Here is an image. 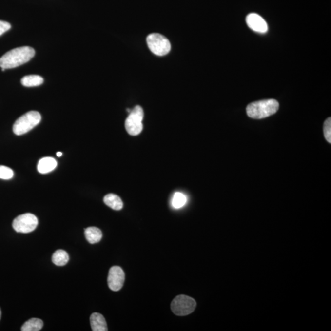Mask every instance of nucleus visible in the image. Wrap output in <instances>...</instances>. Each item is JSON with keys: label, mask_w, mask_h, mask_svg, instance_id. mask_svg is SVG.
<instances>
[{"label": "nucleus", "mask_w": 331, "mask_h": 331, "mask_svg": "<svg viewBox=\"0 0 331 331\" xmlns=\"http://www.w3.org/2000/svg\"><path fill=\"white\" fill-rule=\"evenodd\" d=\"M90 325L94 331H108V326L104 316L99 313H94L90 316Z\"/></svg>", "instance_id": "nucleus-10"}, {"label": "nucleus", "mask_w": 331, "mask_h": 331, "mask_svg": "<svg viewBox=\"0 0 331 331\" xmlns=\"http://www.w3.org/2000/svg\"><path fill=\"white\" fill-rule=\"evenodd\" d=\"M43 78L38 75L25 76L21 79V84L27 87L39 86L43 84Z\"/></svg>", "instance_id": "nucleus-14"}, {"label": "nucleus", "mask_w": 331, "mask_h": 331, "mask_svg": "<svg viewBox=\"0 0 331 331\" xmlns=\"http://www.w3.org/2000/svg\"><path fill=\"white\" fill-rule=\"evenodd\" d=\"M85 238L87 241L91 244H97L101 240L102 233L101 231L97 227H89L85 230Z\"/></svg>", "instance_id": "nucleus-12"}, {"label": "nucleus", "mask_w": 331, "mask_h": 331, "mask_svg": "<svg viewBox=\"0 0 331 331\" xmlns=\"http://www.w3.org/2000/svg\"><path fill=\"white\" fill-rule=\"evenodd\" d=\"M41 120V116L37 111H30L19 117L14 123V134L20 136L30 132Z\"/></svg>", "instance_id": "nucleus-3"}, {"label": "nucleus", "mask_w": 331, "mask_h": 331, "mask_svg": "<svg viewBox=\"0 0 331 331\" xmlns=\"http://www.w3.org/2000/svg\"><path fill=\"white\" fill-rule=\"evenodd\" d=\"M14 177L13 171L11 168L4 166H0V178L9 180Z\"/></svg>", "instance_id": "nucleus-18"}, {"label": "nucleus", "mask_w": 331, "mask_h": 331, "mask_svg": "<svg viewBox=\"0 0 331 331\" xmlns=\"http://www.w3.org/2000/svg\"><path fill=\"white\" fill-rule=\"evenodd\" d=\"M125 275L122 269L119 266H113L110 269L108 277L109 288L114 292H117L123 287Z\"/></svg>", "instance_id": "nucleus-8"}, {"label": "nucleus", "mask_w": 331, "mask_h": 331, "mask_svg": "<svg viewBox=\"0 0 331 331\" xmlns=\"http://www.w3.org/2000/svg\"><path fill=\"white\" fill-rule=\"evenodd\" d=\"M147 43L152 53L156 56H166L171 51L170 40L159 33L149 35L147 38Z\"/></svg>", "instance_id": "nucleus-4"}, {"label": "nucleus", "mask_w": 331, "mask_h": 331, "mask_svg": "<svg viewBox=\"0 0 331 331\" xmlns=\"http://www.w3.org/2000/svg\"><path fill=\"white\" fill-rule=\"evenodd\" d=\"M104 202L109 208L115 211H120L123 208V204L120 197L114 194H108L104 197Z\"/></svg>", "instance_id": "nucleus-13"}, {"label": "nucleus", "mask_w": 331, "mask_h": 331, "mask_svg": "<svg viewBox=\"0 0 331 331\" xmlns=\"http://www.w3.org/2000/svg\"><path fill=\"white\" fill-rule=\"evenodd\" d=\"M62 155H63V154H62V152H58L57 153V156H58V157L61 156Z\"/></svg>", "instance_id": "nucleus-21"}, {"label": "nucleus", "mask_w": 331, "mask_h": 331, "mask_svg": "<svg viewBox=\"0 0 331 331\" xmlns=\"http://www.w3.org/2000/svg\"><path fill=\"white\" fill-rule=\"evenodd\" d=\"M35 55V51L32 47H18L6 52L0 58V66L5 70L18 67L29 61Z\"/></svg>", "instance_id": "nucleus-1"}, {"label": "nucleus", "mask_w": 331, "mask_h": 331, "mask_svg": "<svg viewBox=\"0 0 331 331\" xmlns=\"http://www.w3.org/2000/svg\"><path fill=\"white\" fill-rule=\"evenodd\" d=\"M11 28L10 23L0 20V36L4 34Z\"/></svg>", "instance_id": "nucleus-20"}, {"label": "nucleus", "mask_w": 331, "mask_h": 331, "mask_svg": "<svg viewBox=\"0 0 331 331\" xmlns=\"http://www.w3.org/2000/svg\"><path fill=\"white\" fill-rule=\"evenodd\" d=\"M43 321L39 318H31L23 324L21 328L22 331H39L43 327Z\"/></svg>", "instance_id": "nucleus-15"}, {"label": "nucleus", "mask_w": 331, "mask_h": 331, "mask_svg": "<svg viewBox=\"0 0 331 331\" xmlns=\"http://www.w3.org/2000/svg\"><path fill=\"white\" fill-rule=\"evenodd\" d=\"M57 166V162L52 157H45L40 159L38 164V172L47 174L55 170Z\"/></svg>", "instance_id": "nucleus-11"}, {"label": "nucleus", "mask_w": 331, "mask_h": 331, "mask_svg": "<svg viewBox=\"0 0 331 331\" xmlns=\"http://www.w3.org/2000/svg\"><path fill=\"white\" fill-rule=\"evenodd\" d=\"M38 225L37 216L32 214L27 213L19 215L14 219L13 227L16 232L28 233L33 232Z\"/></svg>", "instance_id": "nucleus-7"}, {"label": "nucleus", "mask_w": 331, "mask_h": 331, "mask_svg": "<svg viewBox=\"0 0 331 331\" xmlns=\"http://www.w3.org/2000/svg\"><path fill=\"white\" fill-rule=\"evenodd\" d=\"M196 307L195 300L185 295H179L173 299L171 305L173 312L177 316H186L194 312Z\"/></svg>", "instance_id": "nucleus-5"}, {"label": "nucleus", "mask_w": 331, "mask_h": 331, "mask_svg": "<svg viewBox=\"0 0 331 331\" xmlns=\"http://www.w3.org/2000/svg\"><path fill=\"white\" fill-rule=\"evenodd\" d=\"M246 22L249 27L254 32L265 33L268 32V26L264 19L258 14L251 13L246 18Z\"/></svg>", "instance_id": "nucleus-9"}, {"label": "nucleus", "mask_w": 331, "mask_h": 331, "mask_svg": "<svg viewBox=\"0 0 331 331\" xmlns=\"http://www.w3.org/2000/svg\"><path fill=\"white\" fill-rule=\"evenodd\" d=\"M69 259L70 258H69L67 252L63 250H58L53 254L52 260L56 265L63 266L68 263Z\"/></svg>", "instance_id": "nucleus-16"}, {"label": "nucleus", "mask_w": 331, "mask_h": 331, "mask_svg": "<svg viewBox=\"0 0 331 331\" xmlns=\"http://www.w3.org/2000/svg\"><path fill=\"white\" fill-rule=\"evenodd\" d=\"M324 135L329 143H331V118L329 117L324 123Z\"/></svg>", "instance_id": "nucleus-19"}, {"label": "nucleus", "mask_w": 331, "mask_h": 331, "mask_svg": "<svg viewBox=\"0 0 331 331\" xmlns=\"http://www.w3.org/2000/svg\"><path fill=\"white\" fill-rule=\"evenodd\" d=\"M279 104L277 100L265 99L252 102L248 105L247 113L249 117L261 119L268 117L277 113Z\"/></svg>", "instance_id": "nucleus-2"}, {"label": "nucleus", "mask_w": 331, "mask_h": 331, "mask_svg": "<svg viewBox=\"0 0 331 331\" xmlns=\"http://www.w3.org/2000/svg\"><path fill=\"white\" fill-rule=\"evenodd\" d=\"M144 111L140 106H136L131 111L125 121V128L128 134L137 136L142 132L143 129L142 120L144 118Z\"/></svg>", "instance_id": "nucleus-6"}, {"label": "nucleus", "mask_w": 331, "mask_h": 331, "mask_svg": "<svg viewBox=\"0 0 331 331\" xmlns=\"http://www.w3.org/2000/svg\"><path fill=\"white\" fill-rule=\"evenodd\" d=\"M1 309H0V320H1Z\"/></svg>", "instance_id": "nucleus-22"}, {"label": "nucleus", "mask_w": 331, "mask_h": 331, "mask_svg": "<svg viewBox=\"0 0 331 331\" xmlns=\"http://www.w3.org/2000/svg\"><path fill=\"white\" fill-rule=\"evenodd\" d=\"M187 202V197L182 193L177 192L174 195L172 205L175 209L182 208Z\"/></svg>", "instance_id": "nucleus-17"}]
</instances>
